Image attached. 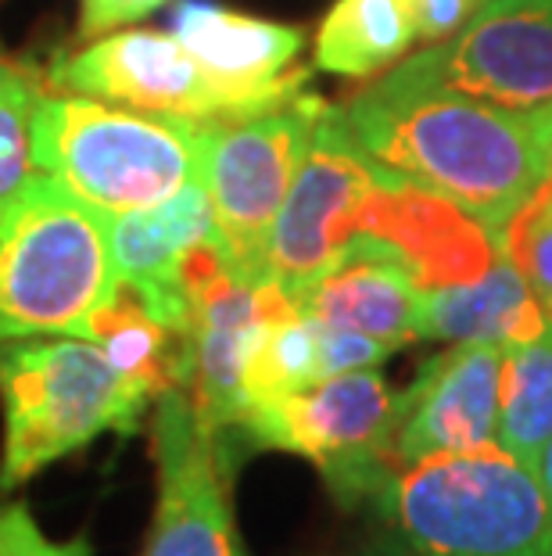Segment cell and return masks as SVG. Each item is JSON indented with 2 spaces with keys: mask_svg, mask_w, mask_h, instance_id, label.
Masks as SVG:
<instances>
[{
  "mask_svg": "<svg viewBox=\"0 0 552 556\" xmlns=\"http://www.w3.org/2000/svg\"><path fill=\"white\" fill-rule=\"evenodd\" d=\"M323 109V98L301 90L280 109L205 123L202 180L213 198L216 233L233 274L266 283L262 258L269 230L295 184Z\"/></svg>",
  "mask_w": 552,
  "mask_h": 556,
  "instance_id": "cell-8",
  "label": "cell"
},
{
  "mask_svg": "<svg viewBox=\"0 0 552 556\" xmlns=\"http://www.w3.org/2000/svg\"><path fill=\"white\" fill-rule=\"evenodd\" d=\"M316 324V319H312ZM320 327V359H323V381L337 374H351V370H373L391 356V345L384 341L359 334V330H345V327Z\"/></svg>",
  "mask_w": 552,
  "mask_h": 556,
  "instance_id": "cell-23",
  "label": "cell"
},
{
  "mask_svg": "<svg viewBox=\"0 0 552 556\" xmlns=\"http://www.w3.org/2000/svg\"><path fill=\"white\" fill-rule=\"evenodd\" d=\"M506 252L552 319V176L506 227Z\"/></svg>",
  "mask_w": 552,
  "mask_h": 556,
  "instance_id": "cell-21",
  "label": "cell"
},
{
  "mask_svg": "<svg viewBox=\"0 0 552 556\" xmlns=\"http://www.w3.org/2000/svg\"><path fill=\"white\" fill-rule=\"evenodd\" d=\"M480 8H485V0H413L416 40L438 43L455 37Z\"/></svg>",
  "mask_w": 552,
  "mask_h": 556,
  "instance_id": "cell-25",
  "label": "cell"
},
{
  "mask_svg": "<svg viewBox=\"0 0 552 556\" xmlns=\"http://www.w3.org/2000/svg\"><path fill=\"white\" fill-rule=\"evenodd\" d=\"M205 123L140 112L90 93L43 90L33 119V165L90 208H151L202 180Z\"/></svg>",
  "mask_w": 552,
  "mask_h": 556,
  "instance_id": "cell-4",
  "label": "cell"
},
{
  "mask_svg": "<svg viewBox=\"0 0 552 556\" xmlns=\"http://www.w3.org/2000/svg\"><path fill=\"white\" fill-rule=\"evenodd\" d=\"M502 370L506 345L480 341H460L420 366L409 392L398 395V464L499 445Z\"/></svg>",
  "mask_w": 552,
  "mask_h": 556,
  "instance_id": "cell-12",
  "label": "cell"
},
{
  "mask_svg": "<svg viewBox=\"0 0 552 556\" xmlns=\"http://www.w3.org/2000/svg\"><path fill=\"white\" fill-rule=\"evenodd\" d=\"M549 324L531 283L499 244L496 258L480 277L424 288V338L480 341V345H521Z\"/></svg>",
  "mask_w": 552,
  "mask_h": 556,
  "instance_id": "cell-16",
  "label": "cell"
},
{
  "mask_svg": "<svg viewBox=\"0 0 552 556\" xmlns=\"http://www.w3.org/2000/svg\"><path fill=\"white\" fill-rule=\"evenodd\" d=\"M51 83L68 93H90L126 109L176 119H241L295 101L309 90V68H295L273 87H233L213 76L187 47L162 29H115L84 51L57 58Z\"/></svg>",
  "mask_w": 552,
  "mask_h": 556,
  "instance_id": "cell-7",
  "label": "cell"
},
{
  "mask_svg": "<svg viewBox=\"0 0 552 556\" xmlns=\"http://www.w3.org/2000/svg\"><path fill=\"white\" fill-rule=\"evenodd\" d=\"M552 438V319L535 338L506 349L499 448L538 475Z\"/></svg>",
  "mask_w": 552,
  "mask_h": 556,
  "instance_id": "cell-18",
  "label": "cell"
},
{
  "mask_svg": "<svg viewBox=\"0 0 552 556\" xmlns=\"http://www.w3.org/2000/svg\"><path fill=\"white\" fill-rule=\"evenodd\" d=\"M169 33L208 73L233 87H273L295 73L301 29L244 15L216 0H176Z\"/></svg>",
  "mask_w": 552,
  "mask_h": 556,
  "instance_id": "cell-15",
  "label": "cell"
},
{
  "mask_svg": "<svg viewBox=\"0 0 552 556\" xmlns=\"http://www.w3.org/2000/svg\"><path fill=\"white\" fill-rule=\"evenodd\" d=\"M295 302L316 324L359 330L395 352L424 341V283L398 248L370 233H359L331 274Z\"/></svg>",
  "mask_w": 552,
  "mask_h": 556,
  "instance_id": "cell-14",
  "label": "cell"
},
{
  "mask_svg": "<svg viewBox=\"0 0 552 556\" xmlns=\"http://www.w3.org/2000/svg\"><path fill=\"white\" fill-rule=\"evenodd\" d=\"M381 176L384 165L359 148L341 109L326 104L269 230L262 280L298 299L305 288L331 274L359 238L362 212Z\"/></svg>",
  "mask_w": 552,
  "mask_h": 556,
  "instance_id": "cell-9",
  "label": "cell"
},
{
  "mask_svg": "<svg viewBox=\"0 0 552 556\" xmlns=\"http://www.w3.org/2000/svg\"><path fill=\"white\" fill-rule=\"evenodd\" d=\"M367 503V556H552L542 478L499 445L398 464Z\"/></svg>",
  "mask_w": 552,
  "mask_h": 556,
  "instance_id": "cell-2",
  "label": "cell"
},
{
  "mask_svg": "<svg viewBox=\"0 0 552 556\" xmlns=\"http://www.w3.org/2000/svg\"><path fill=\"white\" fill-rule=\"evenodd\" d=\"M115 288L104 212L40 169L0 201V341L76 334Z\"/></svg>",
  "mask_w": 552,
  "mask_h": 556,
  "instance_id": "cell-5",
  "label": "cell"
},
{
  "mask_svg": "<svg viewBox=\"0 0 552 556\" xmlns=\"http://www.w3.org/2000/svg\"><path fill=\"white\" fill-rule=\"evenodd\" d=\"M0 556H90V546L84 539L54 542L26 503H8L0 506Z\"/></svg>",
  "mask_w": 552,
  "mask_h": 556,
  "instance_id": "cell-22",
  "label": "cell"
},
{
  "mask_svg": "<svg viewBox=\"0 0 552 556\" xmlns=\"http://www.w3.org/2000/svg\"><path fill=\"white\" fill-rule=\"evenodd\" d=\"M391 76L506 109H552V0H485L449 40L427 43Z\"/></svg>",
  "mask_w": 552,
  "mask_h": 556,
  "instance_id": "cell-10",
  "label": "cell"
},
{
  "mask_svg": "<svg viewBox=\"0 0 552 556\" xmlns=\"http://www.w3.org/2000/svg\"><path fill=\"white\" fill-rule=\"evenodd\" d=\"M538 478H542V489H545L549 503H552V438H549V445L542 453V464H538Z\"/></svg>",
  "mask_w": 552,
  "mask_h": 556,
  "instance_id": "cell-26",
  "label": "cell"
},
{
  "mask_svg": "<svg viewBox=\"0 0 552 556\" xmlns=\"http://www.w3.org/2000/svg\"><path fill=\"white\" fill-rule=\"evenodd\" d=\"M43 83L22 65L0 58V201L11 198L37 173L33 165V119Z\"/></svg>",
  "mask_w": 552,
  "mask_h": 556,
  "instance_id": "cell-20",
  "label": "cell"
},
{
  "mask_svg": "<svg viewBox=\"0 0 552 556\" xmlns=\"http://www.w3.org/2000/svg\"><path fill=\"white\" fill-rule=\"evenodd\" d=\"M151 406L155 399L87 338L0 341V492H15L93 438L133 434Z\"/></svg>",
  "mask_w": 552,
  "mask_h": 556,
  "instance_id": "cell-3",
  "label": "cell"
},
{
  "mask_svg": "<svg viewBox=\"0 0 552 556\" xmlns=\"http://www.w3.org/2000/svg\"><path fill=\"white\" fill-rule=\"evenodd\" d=\"M395 428L398 395L373 366L258 402L238 431L258 448L309 459L341 506H362L398 467Z\"/></svg>",
  "mask_w": 552,
  "mask_h": 556,
  "instance_id": "cell-6",
  "label": "cell"
},
{
  "mask_svg": "<svg viewBox=\"0 0 552 556\" xmlns=\"http://www.w3.org/2000/svg\"><path fill=\"white\" fill-rule=\"evenodd\" d=\"M104 230L119 283L133 288L162 324L191 334V294L183 288V263L194 248L219 241L205 180L187 184L183 191L151 208L104 216Z\"/></svg>",
  "mask_w": 552,
  "mask_h": 556,
  "instance_id": "cell-13",
  "label": "cell"
},
{
  "mask_svg": "<svg viewBox=\"0 0 552 556\" xmlns=\"http://www.w3.org/2000/svg\"><path fill=\"white\" fill-rule=\"evenodd\" d=\"M416 43L413 0H334L316 29V68L370 79L398 65Z\"/></svg>",
  "mask_w": 552,
  "mask_h": 556,
  "instance_id": "cell-17",
  "label": "cell"
},
{
  "mask_svg": "<svg viewBox=\"0 0 552 556\" xmlns=\"http://www.w3.org/2000/svg\"><path fill=\"white\" fill-rule=\"evenodd\" d=\"M323 381L320 359V327L298 305L273 319H266L244 366V399L248 409L258 402L295 395L301 388Z\"/></svg>",
  "mask_w": 552,
  "mask_h": 556,
  "instance_id": "cell-19",
  "label": "cell"
},
{
  "mask_svg": "<svg viewBox=\"0 0 552 556\" xmlns=\"http://www.w3.org/2000/svg\"><path fill=\"white\" fill-rule=\"evenodd\" d=\"M151 442L158 503L144 556H248L227 492V448L197 417L187 388L158 395Z\"/></svg>",
  "mask_w": 552,
  "mask_h": 556,
  "instance_id": "cell-11",
  "label": "cell"
},
{
  "mask_svg": "<svg viewBox=\"0 0 552 556\" xmlns=\"http://www.w3.org/2000/svg\"><path fill=\"white\" fill-rule=\"evenodd\" d=\"M341 115L373 162L466 212L496 244L552 176V109L521 112L387 73Z\"/></svg>",
  "mask_w": 552,
  "mask_h": 556,
  "instance_id": "cell-1",
  "label": "cell"
},
{
  "mask_svg": "<svg viewBox=\"0 0 552 556\" xmlns=\"http://www.w3.org/2000/svg\"><path fill=\"white\" fill-rule=\"evenodd\" d=\"M169 0H79V37L98 40L115 29H126L133 22L147 18Z\"/></svg>",
  "mask_w": 552,
  "mask_h": 556,
  "instance_id": "cell-24",
  "label": "cell"
}]
</instances>
